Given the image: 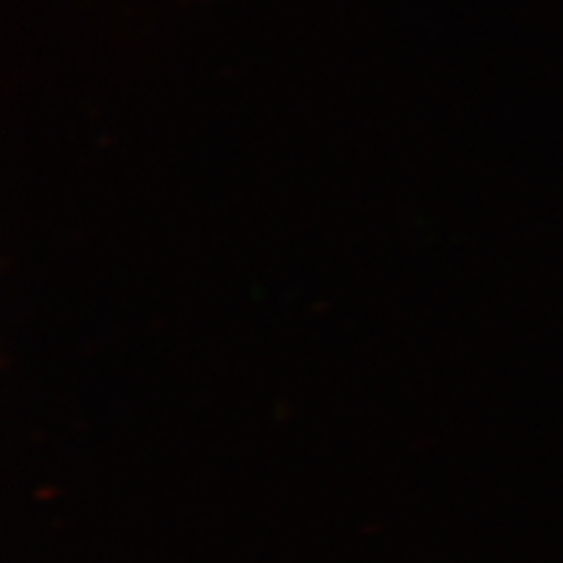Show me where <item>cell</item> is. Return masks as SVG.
I'll return each instance as SVG.
<instances>
[]
</instances>
